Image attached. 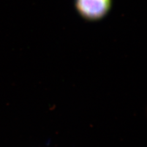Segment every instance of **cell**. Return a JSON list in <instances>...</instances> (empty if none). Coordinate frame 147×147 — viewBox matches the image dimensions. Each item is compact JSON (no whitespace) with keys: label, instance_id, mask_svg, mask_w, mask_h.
<instances>
[{"label":"cell","instance_id":"cell-1","mask_svg":"<svg viewBox=\"0 0 147 147\" xmlns=\"http://www.w3.org/2000/svg\"><path fill=\"white\" fill-rule=\"evenodd\" d=\"M112 4V0H75L79 14L88 21L102 19L108 14Z\"/></svg>","mask_w":147,"mask_h":147}]
</instances>
